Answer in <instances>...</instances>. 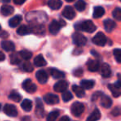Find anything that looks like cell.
<instances>
[{"label": "cell", "mask_w": 121, "mask_h": 121, "mask_svg": "<svg viewBox=\"0 0 121 121\" xmlns=\"http://www.w3.org/2000/svg\"><path fill=\"white\" fill-rule=\"evenodd\" d=\"M75 28L76 30L83 31V32H89V33H92L96 30V27L92 21L88 20L84 21V22H80L75 25Z\"/></svg>", "instance_id": "cell-1"}, {"label": "cell", "mask_w": 121, "mask_h": 121, "mask_svg": "<svg viewBox=\"0 0 121 121\" xmlns=\"http://www.w3.org/2000/svg\"><path fill=\"white\" fill-rule=\"evenodd\" d=\"M84 110H85V105L82 103L78 102V101L73 103L71 107V114L74 116H76V117L81 115V114H83Z\"/></svg>", "instance_id": "cell-2"}, {"label": "cell", "mask_w": 121, "mask_h": 121, "mask_svg": "<svg viewBox=\"0 0 121 121\" xmlns=\"http://www.w3.org/2000/svg\"><path fill=\"white\" fill-rule=\"evenodd\" d=\"M72 40L75 45L77 47H83L87 42V39L84 35H82L80 32H75L72 35Z\"/></svg>", "instance_id": "cell-3"}, {"label": "cell", "mask_w": 121, "mask_h": 121, "mask_svg": "<svg viewBox=\"0 0 121 121\" xmlns=\"http://www.w3.org/2000/svg\"><path fill=\"white\" fill-rule=\"evenodd\" d=\"M118 77H119V80H118L117 82L114 83V84H109V86H108L109 91H110L113 96H114V97H119L121 93V91H120L121 83H120V80H119V74H118Z\"/></svg>", "instance_id": "cell-4"}, {"label": "cell", "mask_w": 121, "mask_h": 121, "mask_svg": "<svg viewBox=\"0 0 121 121\" xmlns=\"http://www.w3.org/2000/svg\"><path fill=\"white\" fill-rule=\"evenodd\" d=\"M92 42L99 47H104L107 42V38L103 32H98L92 38Z\"/></svg>", "instance_id": "cell-5"}, {"label": "cell", "mask_w": 121, "mask_h": 121, "mask_svg": "<svg viewBox=\"0 0 121 121\" xmlns=\"http://www.w3.org/2000/svg\"><path fill=\"white\" fill-rule=\"evenodd\" d=\"M22 88H23L25 91L31 93V94H32V93H34L37 91V86L30 79H27L23 81V83H22Z\"/></svg>", "instance_id": "cell-6"}, {"label": "cell", "mask_w": 121, "mask_h": 121, "mask_svg": "<svg viewBox=\"0 0 121 121\" xmlns=\"http://www.w3.org/2000/svg\"><path fill=\"white\" fill-rule=\"evenodd\" d=\"M4 114H6L8 116H10V117H16L17 115V108L13 104H7L4 105Z\"/></svg>", "instance_id": "cell-7"}, {"label": "cell", "mask_w": 121, "mask_h": 121, "mask_svg": "<svg viewBox=\"0 0 121 121\" xmlns=\"http://www.w3.org/2000/svg\"><path fill=\"white\" fill-rule=\"evenodd\" d=\"M100 75L103 76L104 78H108L111 75V70H110V66H109L106 63H103L101 66H99V70Z\"/></svg>", "instance_id": "cell-8"}, {"label": "cell", "mask_w": 121, "mask_h": 121, "mask_svg": "<svg viewBox=\"0 0 121 121\" xmlns=\"http://www.w3.org/2000/svg\"><path fill=\"white\" fill-rule=\"evenodd\" d=\"M43 100L48 104H55L59 102V97L54 94H47L44 95Z\"/></svg>", "instance_id": "cell-9"}, {"label": "cell", "mask_w": 121, "mask_h": 121, "mask_svg": "<svg viewBox=\"0 0 121 121\" xmlns=\"http://www.w3.org/2000/svg\"><path fill=\"white\" fill-rule=\"evenodd\" d=\"M62 16L66 17V18L69 19V20L73 19L75 17V16H76L74 9L72 7H71V6H66L64 9V10L62 11Z\"/></svg>", "instance_id": "cell-10"}, {"label": "cell", "mask_w": 121, "mask_h": 121, "mask_svg": "<svg viewBox=\"0 0 121 121\" xmlns=\"http://www.w3.org/2000/svg\"><path fill=\"white\" fill-rule=\"evenodd\" d=\"M68 88V82L66 81H60L54 86V91L56 92H64Z\"/></svg>", "instance_id": "cell-11"}, {"label": "cell", "mask_w": 121, "mask_h": 121, "mask_svg": "<svg viewBox=\"0 0 121 121\" xmlns=\"http://www.w3.org/2000/svg\"><path fill=\"white\" fill-rule=\"evenodd\" d=\"M36 77H37V81H39V83L45 84L47 81V80H48V74L44 70H39L36 73Z\"/></svg>", "instance_id": "cell-12"}, {"label": "cell", "mask_w": 121, "mask_h": 121, "mask_svg": "<svg viewBox=\"0 0 121 121\" xmlns=\"http://www.w3.org/2000/svg\"><path fill=\"white\" fill-rule=\"evenodd\" d=\"M60 27H61V26H60V22L54 20L49 25V32L52 34H53V35H56V34H57L59 32Z\"/></svg>", "instance_id": "cell-13"}, {"label": "cell", "mask_w": 121, "mask_h": 121, "mask_svg": "<svg viewBox=\"0 0 121 121\" xmlns=\"http://www.w3.org/2000/svg\"><path fill=\"white\" fill-rule=\"evenodd\" d=\"M87 67L88 70L91 72H95V71H97L99 70V63L98 60H92V59H90L87 62Z\"/></svg>", "instance_id": "cell-14"}, {"label": "cell", "mask_w": 121, "mask_h": 121, "mask_svg": "<svg viewBox=\"0 0 121 121\" xmlns=\"http://www.w3.org/2000/svg\"><path fill=\"white\" fill-rule=\"evenodd\" d=\"M36 114L38 118H42L44 116V107L42 100L37 98V105H36Z\"/></svg>", "instance_id": "cell-15"}, {"label": "cell", "mask_w": 121, "mask_h": 121, "mask_svg": "<svg viewBox=\"0 0 121 121\" xmlns=\"http://www.w3.org/2000/svg\"><path fill=\"white\" fill-rule=\"evenodd\" d=\"M104 27L107 32H111L116 27V23L112 19H106L104 21Z\"/></svg>", "instance_id": "cell-16"}, {"label": "cell", "mask_w": 121, "mask_h": 121, "mask_svg": "<svg viewBox=\"0 0 121 121\" xmlns=\"http://www.w3.org/2000/svg\"><path fill=\"white\" fill-rule=\"evenodd\" d=\"M49 73L55 79H62V78L65 77V73L56 69V68H50L49 69Z\"/></svg>", "instance_id": "cell-17"}, {"label": "cell", "mask_w": 121, "mask_h": 121, "mask_svg": "<svg viewBox=\"0 0 121 121\" xmlns=\"http://www.w3.org/2000/svg\"><path fill=\"white\" fill-rule=\"evenodd\" d=\"M100 104L103 107L106 108V109H109L112 105V99L109 96L104 95L100 96Z\"/></svg>", "instance_id": "cell-18"}, {"label": "cell", "mask_w": 121, "mask_h": 121, "mask_svg": "<svg viewBox=\"0 0 121 121\" xmlns=\"http://www.w3.org/2000/svg\"><path fill=\"white\" fill-rule=\"evenodd\" d=\"M1 47L6 52H11L15 49V45L11 41H3L1 42Z\"/></svg>", "instance_id": "cell-19"}, {"label": "cell", "mask_w": 121, "mask_h": 121, "mask_svg": "<svg viewBox=\"0 0 121 121\" xmlns=\"http://www.w3.org/2000/svg\"><path fill=\"white\" fill-rule=\"evenodd\" d=\"M33 63L37 67H42V66H45L47 65V61L44 59V57L42 56V55H38L34 58Z\"/></svg>", "instance_id": "cell-20"}, {"label": "cell", "mask_w": 121, "mask_h": 121, "mask_svg": "<svg viewBox=\"0 0 121 121\" xmlns=\"http://www.w3.org/2000/svg\"><path fill=\"white\" fill-rule=\"evenodd\" d=\"M94 86H95V81H93V80H82L81 81V86L83 89L91 90L94 87Z\"/></svg>", "instance_id": "cell-21"}, {"label": "cell", "mask_w": 121, "mask_h": 121, "mask_svg": "<svg viewBox=\"0 0 121 121\" xmlns=\"http://www.w3.org/2000/svg\"><path fill=\"white\" fill-rule=\"evenodd\" d=\"M22 20V17L21 15L14 16L13 17H12V18L9 20V26H10L11 27H16L17 26H18L19 24H20Z\"/></svg>", "instance_id": "cell-22"}, {"label": "cell", "mask_w": 121, "mask_h": 121, "mask_svg": "<svg viewBox=\"0 0 121 121\" xmlns=\"http://www.w3.org/2000/svg\"><path fill=\"white\" fill-rule=\"evenodd\" d=\"M0 12L2 13V15L4 16H9L14 12V9L12 6L9 5H3L1 9H0Z\"/></svg>", "instance_id": "cell-23"}, {"label": "cell", "mask_w": 121, "mask_h": 121, "mask_svg": "<svg viewBox=\"0 0 121 121\" xmlns=\"http://www.w3.org/2000/svg\"><path fill=\"white\" fill-rule=\"evenodd\" d=\"M101 114L98 109H95V110L90 114V116L87 118L86 121H97L100 119Z\"/></svg>", "instance_id": "cell-24"}, {"label": "cell", "mask_w": 121, "mask_h": 121, "mask_svg": "<svg viewBox=\"0 0 121 121\" xmlns=\"http://www.w3.org/2000/svg\"><path fill=\"white\" fill-rule=\"evenodd\" d=\"M61 5H62V3L60 0H49L48 1V6L50 7V9L53 10H57L60 9Z\"/></svg>", "instance_id": "cell-25"}, {"label": "cell", "mask_w": 121, "mask_h": 121, "mask_svg": "<svg viewBox=\"0 0 121 121\" xmlns=\"http://www.w3.org/2000/svg\"><path fill=\"white\" fill-rule=\"evenodd\" d=\"M104 14V8L100 7V6H97L94 9L93 11V17L94 18H99Z\"/></svg>", "instance_id": "cell-26"}, {"label": "cell", "mask_w": 121, "mask_h": 121, "mask_svg": "<svg viewBox=\"0 0 121 121\" xmlns=\"http://www.w3.org/2000/svg\"><path fill=\"white\" fill-rule=\"evenodd\" d=\"M21 107H22V109H23L24 111H26V112H29V111L32 110V100H30V99H24L23 101L22 102V104H21Z\"/></svg>", "instance_id": "cell-27"}, {"label": "cell", "mask_w": 121, "mask_h": 121, "mask_svg": "<svg viewBox=\"0 0 121 121\" xmlns=\"http://www.w3.org/2000/svg\"><path fill=\"white\" fill-rule=\"evenodd\" d=\"M72 91L76 94V95L79 98H82L85 95V90L81 86H78L76 85H74L72 86Z\"/></svg>", "instance_id": "cell-28"}, {"label": "cell", "mask_w": 121, "mask_h": 121, "mask_svg": "<svg viewBox=\"0 0 121 121\" xmlns=\"http://www.w3.org/2000/svg\"><path fill=\"white\" fill-rule=\"evenodd\" d=\"M32 32L31 29L29 27H27L26 25H22L17 28V33L20 36H24L27 35V34H29L30 32Z\"/></svg>", "instance_id": "cell-29"}, {"label": "cell", "mask_w": 121, "mask_h": 121, "mask_svg": "<svg viewBox=\"0 0 121 121\" xmlns=\"http://www.w3.org/2000/svg\"><path fill=\"white\" fill-rule=\"evenodd\" d=\"M10 62L13 65H17L21 62V56L19 53H12L10 55Z\"/></svg>", "instance_id": "cell-30"}, {"label": "cell", "mask_w": 121, "mask_h": 121, "mask_svg": "<svg viewBox=\"0 0 121 121\" xmlns=\"http://www.w3.org/2000/svg\"><path fill=\"white\" fill-rule=\"evenodd\" d=\"M9 97L11 100L14 101V102H20L21 99H22V95H21L18 92H17V91H12V92L10 93V95H9Z\"/></svg>", "instance_id": "cell-31"}, {"label": "cell", "mask_w": 121, "mask_h": 121, "mask_svg": "<svg viewBox=\"0 0 121 121\" xmlns=\"http://www.w3.org/2000/svg\"><path fill=\"white\" fill-rule=\"evenodd\" d=\"M19 55H20L21 58L24 59L25 60H29L32 58V53L31 52H28L27 50H22L18 52Z\"/></svg>", "instance_id": "cell-32"}, {"label": "cell", "mask_w": 121, "mask_h": 121, "mask_svg": "<svg viewBox=\"0 0 121 121\" xmlns=\"http://www.w3.org/2000/svg\"><path fill=\"white\" fill-rule=\"evenodd\" d=\"M60 115V112L58 110H54L49 113L47 117V121H56L58 116Z\"/></svg>", "instance_id": "cell-33"}, {"label": "cell", "mask_w": 121, "mask_h": 121, "mask_svg": "<svg viewBox=\"0 0 121 121\" xmlns=\"http://www.w3.org/2000/svg\"><path fill=\"white\" fill-rule=\"evenodd\" d=\"M75 8L77 9L79 12H82L86 9V4L84 0H78L77 2L75 4Z\"/></svg>", "instance_id": "cell-34"}, {"label": "cell", "mask_w": 121, "mask_h": 121, "mask_svg": "<svg viewBox=\"0 0 121 121\" xmlns=\"http://www.w3.org/2000/svg\"><path fill=\"white\" fill-rule=\"evenodd\" d=\"M22 67H23V70L26 71V72H32V71H33V66H32V64L31 62H29V61H26V62L23 63V65H22Z\"/></svg>", "instance_id": "cell-35"}, {"label": "cell", "mask_w": 121, "mask_h": 121, "mask_svg": "<svg viewBox=\"0 0 121 121\" xmlns=\"http://www.w3.org/2000/svg\"><path fill=\"white\" fill-rule=\"evenodd\" d=\"M73 99V95L70 91H64L62 94V99L65 102H68V101L71 100Z\"/></svg>", "instance_id": "cell-36"}, {"label": "cell", "mask_w": 121, "mask_h": 121, "mask_svg": "<svg viewBox=\"0 0 121 121\" xmlns=\"http://www.w3.org/2000/svg\"><path fill=\"white\" fill-rule=\"evenodd\" d=\"M114 58H115L116 61L118 63H120L121 62V50L119 48H116L114 50Z\"/></svg>", "instance_id": "cell-37"}, {"label": "cell", "mask_w": 121, "mask_h": 121, "mask_svg": "<svg viewBox=\"0 0 121 121\" xmlns=\"http://www.w3.org/2000/svg\"><path fill=\"white\" fill-rule=\"evenodd\" d=\"M113 17H114V19H116L117 21L121 20V9L119 8H116L114 11H113Z\"/></svg>", "instance_id": "cell-38"}, {"label": "cell", "mask_w": 121, "mask_h": 121, "mask_svg": "<svg viewBox=\"0 0 121 121\" xmlns=\"http://www.w3.org/2000/svg\"><path fill=\"white\" fill-rule=\"evenodd\" d=\"M111 114L114 116H119L120 114V109H119V107H116L115 109H113L111 111Z\"/></svg>", "instance_id": "cell-39"}, {"label": "cell", "mask_w": 121, "mask_h": 121, "mask_svg": "<svg viewBox=\"0 0 121 121\" xmlns=\"http://www.w3.org/2000/svg\"><path fill=\"white\" fill-rule=\"evenodd\" d=\"M82 73H83V71L81 68H78V69H76V71H74V75L76 76H81V75H82Z\"/></svg>", "instance_id": "cell-40"}, {"label": "cell", "mask_w": 121, "mask_h": 121, "mask_svg": "<svg viewBox=\"0 0 121 121\" xmlns=\"http://www.w3.org/2000/svg\"><path fill=\"white\" fill-rule=\"evenodd\" d=\"M26 2V0H13V3L17 5H21V4H23Z\"/></svg>", "instance_id": "cell-41"}, {"label": "cell", "mask_w": 121, "mask_h": 121, "mask_svg": "<svg viewBox=\"0 0 121 121\" xmlns=\"http://www.w3.org/2000/svg\"><path fill=\"white\" fill-rule=\"evenodd\" d=\"M59 121H71V119H70V118L68 116L64 115L59 119Z\"/></svg>", "instance_id": "cell-42"}, {"label": "cell", "mask_w": 121, "mask_h": 121, "mask_svg": "<svg viewBox=\"0 0 121 121\" xmlns=\"http://www.w3.org/2000/svg\"><path fill=\"white\" fill-rule=\"evenodd\" d=\"M5 60V55L2 52H0V61Z\"/></svg>", "instance_id": "cell-43"}, {"label": "cell", "mask_w": 121, "mask_h": 121, "mask_svg": "<svg viewBox=\"0 0 121 121\" xmlns=\"http://www.w3.org/2000/svg\"><path fill=\"white\" fill-rule=\"evenodd\" d=\"M65 1L68 3H71V2H73V1H75V0H65Z\"/></svg>", "instance_id": "cell-44"}, {"label": "cell", "mask_w": 121, "mask_h": 121, "mask_svg": "<svg viewBox=\"0 0 121 121\" xmlns=\"http://www.w3.org/2000/svg\"><path fill=\"white\" fill-rule=\"evenodd\" d=\"M3 2L4 3H9L10 2V0H3Z\"/></svg>", "instance_id": "cell-45"}, {"label": "cell", "mask_w": 121, "mask_h": 121, "mask_svg": "<svg viewBox=\"0 0 121 121\" xmlns=\"http://www.w3.org/2000/svg\"><path fill=\"white\" fill-rule=\"evenodd\" d=\"M0 109H1V104H0Z\"/></svg>", "instance_id": "cell-46"}, {"label": "cell", "mask_w": 121, "mask_h": 121, "mask_svg": "<svg viewBox=\"0 0 121 121\" xmlns=\"http://www.w3.org/2000/svg\"><path fill=\"white\" fill-rule=\"evenodd\" d=\"M0 30H1V26H0Z\"/></svg>", "instance_id": "cell-47"}]
</instances>
